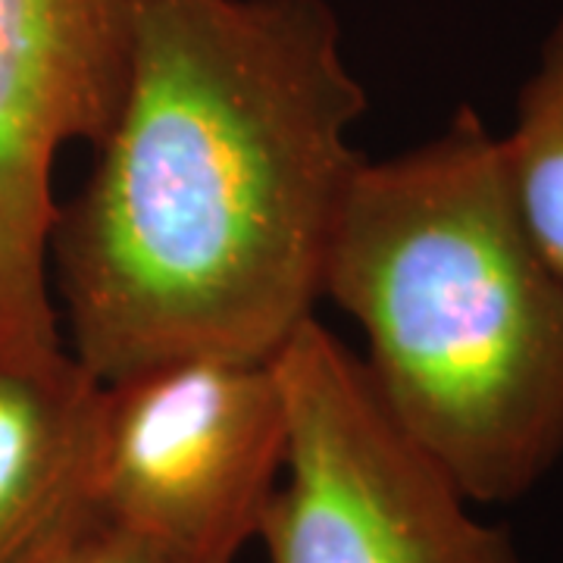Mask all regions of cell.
Instances as JSON below:
<instances>
[{"label":"cell","mask_w":563,"mask_h":563,"mask_svg":"<svg viewBox=\"0 0 563 563\" xmlns=\"http://www.w3.org/2000/svg\"><path fill=\"white\" fill-rule=\"evenodd\" d=\"M129 76L51 266L73 357L273 361L313 317L366 110L325 0H125Z\"/></svg>","instance_id":"obj_1"},{"label":"cell","mask_w":563,"mask_h":563,"mask_svg":"<svg viewBox=\"0 0 563 563\" xmlns=\"http://www.w3.org/2000/svg\"><path fill=\"white\" fill-rule=\"evenodd\" d=\"M322 295L366 335L391 420L470 504H514L563 461V276L536 247L498 135L463 103L347 185Z\"/></svg>","instance_id":"obj_2"},{"label":"cell","mask_w":563,"mask_h":563,"mask_svg":"<svg viewBox=\"0 0 563 563\" xmlns=\"http://www.w3.org/2000/svg\"><path fill=\"white\" fill-rule=\"evenodd\" d=\"M288 420L257 539L269 563H526L379 401L366 366L303 320L273 357Z\"/></svg>","instance_id":"obj_3"},{"label":"cell","mask_w":563,"mask_h":563,"mask_svg":"<svg viewBox=\"0 0 563 563\" xmlns=\"http://www.w3.org/2000/svg\"><path fill=\"white\" fill-rule=\"evenodd\" d=\"M288 442L273 361L176 357L101 383L91 504L181 563L257 539Z\"/></svg>","instance_id":"obj_4"},{"label":"cell","mask_w":563,"mask_h":563,"mask_svg":"<svg viewBox=\"0 0 563 563\" xmlns=\"http://www.w3.org/2000/svg\"><path fill=\"white\" fill-rule=\"evenodd\" d=\"M129 76L125 0H0V361L66 347L51 298L54 166L101 141Z\"/></svg>","instance_id":"obj_5"},{"label":"cell","mask_w":563,"mask_h":563,"mask_svg":"<svg viewBox=\"0 0 563 563\" xmlns=\"http://www.w3.org/2000/svg\"><path fill=\"white\" fill-rule=\"evenodd\" d=\"M98 410L69 347L0 361V563H44L95 510Z\"/></svg>","instance_id":"obj_6"},{"label":"cell","mask_w":563,"mask_h":563,"mask_svg":"<svg viewBox=\"0 0 563 563\" xmlns=\"http://www.w3.org/2000/svg\"><path fill=\"white\" fill-rule=\"evenodd\" d=\"M514 203L542 257L563 276V13L517 95L510 132L498 139Z\"/></svg>","instance_id":"obj_7"},{"label":"cell","mask_w":563,"mask_h":563,"mask_svg":"<svg viewBox=\"0 0 563 563\" xmlns=\"http://www.w3.org/2000/svg\"><path fill=\"white\" fill-rule=\"evenodd\" d=\"M44 563H181L161 544L147 542L91 510L73 536Z\"/></svg>","instance_id":"obj_8"}]
</instances>
